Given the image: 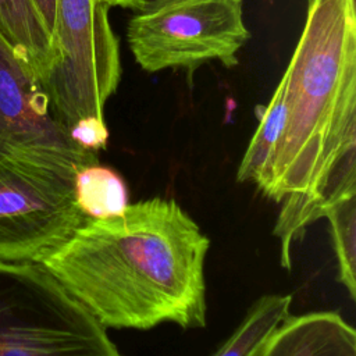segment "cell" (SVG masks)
Listing matches in <instances>:
<instances>
[{
    "label": "cell",
    "instance_id": "obj_1",
    "mask_svg": "<svg viewBox=\"0 0 356 356\" xmlns=\"http://www.w3.org/2000/svg\"><path fill=\"white\" fill-rule=\"evenodd\" d=\"M284 75L285 124L259 191L282 203L274 235L291 270L296 238L331 203L356 193L355 0H307Z\"/></svg>",
    "mask_w": 356,
    "mask_h": 356
},
{
    "label": "cell",
    "instance_id": "obj_2",
    "mask_svg": "<svg viewBox=\"0 0 356 356\" xmlns=\"http://www.w3.org/2000/svg\"><path fill=\"white\" fill-rule=\"evenodd\" d=\"M210 239L174 200L88 220L40 264L106 328L206 327Z\"/></svg>",
    "mask_w": 356,
    "mask_h": 356
},
{
    "label": "cell",
    "instance_id": "obj_3",
    "mask_svg": "<svg viewBox=\"0 0 356 356\" xmlns=\"http://www.w3.org/2000/svg\"><path fill=\"white\" fill-rule=\"evenodd\" d=\"M100 0H57L53 60L44 79L53 111L86 150H104V106L121 79L120 42Z\"/></svg>",
    "mask_w": 356,
    "mask_h": 356
},
{
    "label": "cell",
    "instance_id": "obj_4",
    "mask_svg": "<svg viewBox=\"0 0 356 356\" xmlns=\"http://www.w3.org/2000/svg\"><path fill=\"white\" fill-rule=\"evenodd\" d=\"M0 356H122L40 263L0 261Z\"/></svg>",
    "mask_w": 356,
    "mask_h": 356
},
{
    "label": "cell",
    "instance_id": "obj_5",
    "mask_svg": "<svg viewBox=\"0 0 356 356\" xmlns=\"http://www.w3.org/2000/svg\"><path fill=\"white\" fill-rule=\"evenodd\" d=\"M250 39L243 0H143L129 18L127 43L146 72L238 64Z\"/></svg>",
    "mask_w": 356,
    "mask_h": 356
},
{
    "label": "cell",
    "instance_id": "obj_6",
    "mask_svg": "<svg viewBox=\"0 0 356 356\" xmlns=\"http://www.w3.org/2000/svg\"><path fill=\"white\" fill-rule=\"evenodd\" d=\"M78 170L47 159H0V261L40 263L88 221L74 196Z\"/></svg>",
    "mask_w": 356,
    "mask_h": 356
},
{
    "label": "cell",
    "instance_id": "obj_7",
    "mask_svg": "<svg viewBox=\"0 0 356 356\" xmlns=\"http://www.w3.org/2000/svg\"><path fill=\"white\" fill-rule=\"evenodd\" d=\"M25 156L78 168L99 163L53 111L38 74L0 38V159Z\"/></svg>",
    "mask_w": 356,
    "mask_h": 356
},
{
    "label": "cell",
    "instance_id": "obj_8",
    "mask_svg": "<svg viewBox=\"0 0 356 356\" xmlns=\"http://www.w3.org/2000/svg\"><path fill=\"white\" fill-rule=\"evenodd\" d=\"M257 356H356V332L332 310L288 316Z\"/></svg>",
    "mask_w": 356,
    "mask_h": 356
},
{
    "label": "cell",
    "instance_id": "obj_9",
    "mask_svg": "<svg viewBox=\"0 0 356 356\" xmlns=\"http://www.w3.org/2000/svg\"><path fill=\"white\" fill-rule=\"evenodd\" d=\"M0 38L44 85L53 60V44L32 0H0Z\"/></svg>",
    "mask_w": 356,
    "mask_h": 356
},
{
    "label": "cell",
    "instance_id": "obj_10",
    "mask_svg": "<svg viewBox=\"0 0 356 356\" xmlns=\"http://www.w3.org/2000/svg\"><path fill=\"white\" fill-rule=\"evenodd\" d=\"M285 92L286 79L282 74L270 102L259 111L257 128L238 167L236 179L239 182H253L259 189L263 186L285 124Z\"/></svg>",
    "mask_w": 356,
    "mask_h": 356
},
{
    "label": "cell",
    "instance_id": "obj_11",
    "mask_svg": "<svg viewBox=\"0 0 356 356\" xmlns=\"http://www.w3.org/2000/svg\"><path fill=\"white\" fill-rule=\"evenodd\" d=\"M291 295H263L210 356H257L275 328L289 316Z\"/></svg>",
    "mask_w": 356,
    "mask_h": 356
},
{
    "label": "cell",
    "instance_id": "obj_12",
    "mask_svg": "<svg viewBox=\"0 0 356 356\" xmlns=\"http://www.w3.org/2000/svg\"><path fill=\"white\" fill-rule=\"evenodd\" d=\"M74 196L76 206L88 220L115 216L128 206V189L122 177L99 163L76 171Z\"/></svg>",
    "mask_w": 356,
    "mask_h": 356
},
{
    "label": "cell",
    "instance_id": "obj_13",
    "mask_svg": "<svg viewBox=\"0 0 356 356\" xmlns=\"http://www.w3.org/2000/svg\"><path fill=\"white\" fill-rule=\"evenodd\" d=\"M323 217L328 220L334 252L338 261V278L352 300L356 296V193L331 203Z\"/></svg>",
    "mask_w": 356,
    "mask_h": 356
},
{
    "label": "cell",
    "instance_id": "obj_14",
    "mask_svg": "<svg viewBox=\"0 0 356 356\" xmlns=\"http://www.w3.org/2000/svg\"><path fill=\"white\" fill-rule=\"evenodd\" d=\"M47 32L50 33V38L53 36L54 29V21H56V3L57 0H32Z\"/></svg>",
    "mask_w": 356,
    "mask_h": 356
},
{
    "label": "cell",
    "instance_id": "obj_15",
    "mask_svg": "<svg viewBox=\"0 0 356 356\" xmlns=\"http://www.w3.org/2000/svg\"><path fill=\"white\" fill-rule=\"evenodd\" d=\"M107 7H122L129 10H136L143 0H100Z\"/></svg>",
    "mask_w": 356,
    "mask_h": 356
}]
</instances>
